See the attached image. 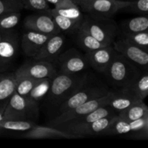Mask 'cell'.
I'll return each instance as SVG.
<instances>
[{"label": "cell", "instance_id": "obj_1", "mask_svg": "<svg viewBox=\"0 0 148 148\" xmlns=\"http://www.w3.org/2000/svg\"><path fill=\"white\" fill-rule=\"evenodd\" d=\"M88 78L89 75L83 72L75 74L57 72L51 79L50 88L45 97L49 103L59 108L68 97L86 82Z\"/></svg>", "mask_w": 148, "mask_h": 148}, {"label": "cell", "instance_id": "obj_2", "mask_svg": "<svg viewBox=\"0 0 148 148\" xmlns=\"http://www.w3.org/2000/svg\"><path fill=\"white\" fill-rule=\"evenodd\" d=\"M140 72L134 62L117 52L104 74L111 85L120 88L132 86Z\"/></svg>", "mask_w": 148, "mask_h": 148}, {"label": "cell", "instance_id": "obj_3", "mask_svg": "<svg viewBox=\"0 0 148 148\" xmlns=\"http://www.w3.org/2000/svg\"><path fill=\"white\" fill-rule=\"evenodd\" d=\"M80 27L105 46L112 45L119 33V27L112 18H99L84 15Z\"/></svg>", "mask_w": 148, "mask_h": 148}, {"label": "cell", "instance_id": "obj_4", "mask_svg": "<svg viewBox=\"0 0 148 148\" xmlns=\"http://www.w3.org/2000/svg\"><path fill=\"white\" fill-rule=\"evenodd\" d=\"M3 116L4 119L36 122L39 116L38 103L14 92L5 106Z\"/></svg>", "mask_w": 148, "mask_h": 148}, {"label": "cell", "instance_id": "obj_5", "mask_svg": "<svg viewBox=\"0 0 148 148\" xmlns=\"http://www.w3.org/2000/svg\"><path fill=\"white\" fill-rule=\"evenodd\" d=\"M108 92L109 90L106 85L98 82H91V81L90 82V78H88L83 85L75 90L59 106L58 114L66 112L85 103L87 101L103 96Z\"/></svg>", "mask_w": 148, "mask_h": 148}, {"label": "cell", "instance_id": "obj_6", "mask_svg": "<svg viewBox=\"0 0 148 148\" xmlns=\"http://www.w3.org/2000/svg\"><path fill=\"white\" fill-rule=\"evenodd\" d=\"M116 134H127L137 138H147L148 116L129 121L120 118L116 114L103 135Z\"/></svg>", "mask_w": 148, "mask_h": 148}, {"label": "cell", "instance_id": "obj_7", "mask_svg": "<svg viewBox=\"0 0 148 148\" xmlns=\"http://www.w3.org/2000/svg\"><path fill=\"white\" fill-rule=\"evenodd\" d=\"M131 1L121 0H88L79 5L90 15L99 18H112L120 10L126 8Z\"/></svg>", "mask_w": 148, "mask_h": 148}, {"label": "cell", "instance_id": "obj_8", "mask_svg": "<svg viewBox=\"0 0 148 148\" xmlns=\"http://www.w3.org/2000/svg\"><path fill=\"white\" fill-rule=\"evenodd\" d=\"M113 90H109V92L103 96L94 98L90 101H87L86 103L76 107V108H74L69 111H66V112L58 114L55 118H53L51 121H50L49 127H54L56 126L59 125V124H63L66 121L75 119L78 117L89 114V113L92 112L99 107L108 105V103L111 98Z\"/></svg>", "mask_w": 148, "mask_h": 148}, {"label": "cell", "instance_id": "obj_9", "mask_svg": "<svg viewBox=\"0 0 148 148\" xmlns=\"http://www.w3.org/2000/svg\"><path fill=\"white\" fill-rule=\"evenodd\" d=\"M0 33V73H2L10 70L17 56L19 39L17 33L12 29Z\"/></svg>", "mask_w": 148, "mask_h": 148}, {"label": "cell", "instance_id": "obj_10", "mask_svg": "<svg viewBox=\"0 0 148 148\" xmlns=\"http://www.w3.org/2000/svg\"><path fill=\"white\" fill-rule=\"evenodd\" d=\"M112 114H116L108 105L103 106H101L97 109L94 110L93 111L89 113V114L56 126L54 127V128L59 129V130L69 133L76 137H78V134L79 132L84 127L90 124L91 122L103 118V117L112 115Z\"/></svg>", "mask_w": 148, "mask_h": 148}, {"label": "cell", "instance_id": "obj_11", "mask_svg": "<svg viewBox=\"0 0 148 148\" xmlns=\"http://www.w3.org/2000/svg\"><path fill=\"white\" fill-rule=\"evenodd\" d=\"M54 64L59 67V72L67 74L80 73L90 67L85 55L75 49H68L61 53Z\"/></svg>", "mask_w": 148, "mask_h": 148}, {"label": "cell", "instance_id": "obj_12", "mask_svg": "<svg viewBox=\"0 0 148 148\" xmlns=\"http://www.w3.org/2000/svg\"><path fill=\"white\" fill-rule=\"evenodd\" d=\"M112 45L118 53L134 62L140 69L143 71L147 70V51L132 43L122 36L116 39Z\"/></svg>", "mask_w": 148, "mask_h": 148}, {"label": "cell", "instance_id": "obj_13", "mask_svg": "<svg viewBox=\"0 0 148 148\" xmlns=\"http://www.w3.org/2000/svg\"><path fill=\"white\" fill-rule=\"evenodd\" d=\"M24 26L26 30L49 36L62 33L48 10L27 16L24 20Z\"/></svg>", "mask_w": 148, "mask_h": 148}, {"label": "cell", "instance_id": "obj_14", "mask_svg": "<svg viewBox=\"0 0 148 148\" xmlns=\"http://www.w3.org/2000/svg\"><path fill=\"white\" fill-rule=\"evenodd\" d=\"M56 67L53 63L33 59L25 62L14 74L15 76H27L34 79L53 78L57 73Z\"/></svg>", "mask_w": 148, "mask_h": 148}, {"label": "cell", "instance_id": "obj_15", "mask_svg": "<svg viewBox=\"0 0 148 148\" xmlns=\"http://www.w3.org/2000/svg\"><path fill=\"white\" fill-rule=\"evenodd\" d=\"M116 53L113 45H108L86 52L85 56L90 67L100 73L104 74Z\"/></svg>", "mask_w": 148, "mask_h": 148}, {"label": "cell", "instance_id": "obj_16", "mask_svg": "<svg viewBox=\"0 0 148 148\" xmlns=\"http://www.w3.org/2000/svg\"><path fill=\"white\" fill-rule=\"evenodd\" d=\"M64 41L65 38L62 33L52 35L45 42L38 53L32 59L54 64L62 53Z\"/></svg>", "mask_w": 148, "mask_h": 148}, {"label": "cell", "instance_id": "obj_17", "mask_svg": "<svg viewBox=\"0 0 148 148\" xmlns=\"http://www.w3.org/2000/svg\"><path fill=\"white\" fill-rule=\"evenodd\" d=\"M140 101L143 100L140 99L132 87H124L113 91L108 106L118 114Z\"/></svg>", "mask_w": 148, "mask_h": 148}, {"label": "cell", "instance_id": "obj_18", "mask_svg": "<svg viewBox=\"0 0 148 148\" xmlns=\"http://www.w3.org/2000/svg\"><path fill=\"white\" fill-rule=\"evenodd\" d=\"M50 36L27 30L23 34L21 39V46L25 54L28 57H34Z\"/></svg>", "mask_w": 148, "mask_h": 148}, {"label": "cell", "instance_id": "obj_19", "mask_svg": "<svg viewBox=\"0 0 148 148\" xmlns=\"http://www.w3.org/2000/svg\"><path fill=\"white\" fill-rule=\"evenodd\" d=\"M25 137L30 139L46 138H74L72 134L51 127H41L36 124L33 128L27 131Z\"/></svg>", "mask_w": 148, "mask_h": 148}, {"label": "cell", "instance_id": "obj_20", "mask_svg": "<svg viewBox=\"0 0 148 148\" xmlns=\"http://www.w3.org/2000/svg\"><path fill=\"white\" fill-rule=\"evenodd\" d=\"M116 115V114H112L92 121L79 132L78 137L103 135L105 132L115 118Z\"/></svg>", "mask_w": 148, "mask_h": 148}, {"label": "cell", "instance_id": "obj_21", "mask_svg": "<svg viewBox=\"0 0 148 148\" xmlns=\"http://www.w3.org/2000/svg\"><path fill=\"white\" fill-rule=\"evenodd\" d=\"M76 33V40L77 42V45L81 49L85 51V53L106 46L99 40L95 38L93 36H91L87 30L82 28V27H79Z\"/></svg>", "mask_w": 148, "mask_h": 148}, {"label": "cell", "instance_id": "obj_22", "mask_svg": "<svg viewBox=\"0 0 148 148\" xmlns=\"http://www.w3.org/2000/svg\"><path fill=\"white\" fill-rule=\"evenodd\" d=\"M121 35L132 34L148 30V19L145 15L125 20L121 24Z\"/></svg>", "mask_w": 148, "mask_h": 148}, {"label": "cell", "instance_id": "obj_23", "mask_svg": "<svg viewBox=\"0 0 148 148\" xmlns=\"http://www.w3.org/2000/svg\"><path fill=\"white\" fill-rule=\"evenodd\" d=\"M16 77L14 72L0 73V102L9 99L15 90Z\"/></svg>", "mask_w": 148, "mask_h": 148}, {"label": "cell", "instance_id": "obj_24", "mask_svg": "<svg viewBox=\"0 0 148 148\" xmlns=\"http://www.w3.org/2000/svg\"><path fill=\"white\" fill-rule=\"evenodd\" d=\"M118 116L126 121H135L143 117L148 116V108L143 101H140L124 111L119 113Z\"/></svg>", "mask_w": 148, "mask_h": 148}, {"label": "cell", "instance_id": "obj_25", "mask_svg": "<svg viewBox=\"0 0 148 148\" xmlns=\"http://www.w3.org/2000/svg\"><path fill=\"white\" fill-rule=\"evenodd\" d=\"M48 11H49V10H48ZM49 12L53 17L55 23L57 25L58 27L60 29L61 31L66 32V33L77 32L80 27L82 20L67 18V17H63V16L59 15V14L50 12L49 11Z\"/></svg>", "mask_w": 148, "mask_h": 148}, {"label": "cell", "instance_id": "obj_26", "mask_svg": "<svg viewBox=\"0 0 148 148\" xmlns=\"http://www.w3.org/2000/svg\"><path fill=\"white\" fill-rule=\"evenodd\" d=\"M16 85L14 92L20 96L27 98L29 93L40 79H34L27 76H15Z\"/></svg>", "mask_w": 148, "mask_h": 148}, {"label": "cell", "instance_id": "obj_27", "mask_svg": "<svg viewBox=\"0 0 148 148\" xmlns=\"http://www.w3.org/2000/svg\"><path fill=\"white\" fill-rule=\"evenodd\" d=\"M52 78L40 79L29 93L27 98L38 103L39 101L47 95L51 86Z\"/></svg>", "mask_w": 148, "mask_h": 148}, {"label": "cell", "instance_id": "obj_28", "mask_svg": "<svg viewBox=\"0 0 148 148\" xmlns=\"http://www.w3.org/2000/svg\"><path fill=\"white\" fill-rule=\"evenodd\" d=\"M36 125V122L20 120L4 119L0 121V129L12 131L25 132L31 130Z\"/></svg>", "mask_w": 148, "mask_h": 148}, {"label": "cell", "instance_id": "obj_29", "mask_svg": "<svg viewBox=\"0 0 148 148\" xmlns=\"http://www.w3.org/2000/svg\"><path fill=\"white\" fill-rule=\"evenodd\" d=\"M133 89L135 90L140 99L144 101L148 95V75L147 70L140 72L137 79L132 85Z\"/></svg>", "mask_w": 148, "mask_h": 148}, {"label": "cell", "instance_id": "obj_30", "mask_svg": "<svg viewBox=\"0 0 148 148\" xmlns=\"http://www.w3.org/2000/svg\"><path fill=\"white\" fill-rule=\"evenodd\" d=\"M20 12H12L0 15V31L13 29L20 21Z\"/></svg>", "mask_w": 148, "mask_h": 148}, {"label": "cell", "instance_id": "obj_31", "mask_svg": "<svg viewBox=\"0 0 148 148\" xmlns=\"http://www.w3.org/2000/svg\"><path fill=\"white\" fill-rule=\"evenodd\" d=\"M122 37L133 44L142 48L146 51H148V30L132 34L122 35Z\"/></svg>", "mask_w": 148, "mask_h": 148}, {"label": "cell", "instance_id": "obj_32", "mask_svg": "<svg viewBox=\"0 0 148 148\" xmlns=\"http://www.w3.org/2000/svg\"><path fill=\"white\" fill-rule=\"evenodd\" d=\"M49 11L50 12L55 13V14H59L67 18L73 19V20H82L84 16L79 10V6L66 7V8H55L54 7L53 9H49Z\"/></svg>", "mask_w": 148, "mask_h": 148}, {"label": "cell", "instance_id": "obj_33", "mask_svg": "<svg viewBox=\"0 0 148 148\" xmlns=\"http://www.w3.org/2000/svg\"><path fill=\"white\" fill-rule=\"evenodd\" d=\"M23 9L20 0H0V15L12 12H20Z\"/></svg>", "mask_w": 148, "mask_h": 148}, {"label": "cell", "instance_id": "obj_34", "mask_svg": "<svg viewBox=\"0 0 148 148\" xmlns=\"http://www.w3.org/2000/svg\"><path fill=\"white\" fill-rule=\"evenodd\" d=\"M24 9L33 11H46L49 10V6L46 0H20Z\"/></svg>", "mask_w": 148, "mask_h": 148}, {"label": "cell", "instance_id": "obj_35", "mask_svg": "<svg viewBox=\"0 0 148 148\" xmlns=\"http://www.w3.org/2000/svg\"><path fill=\"white\" fill-rule=\"evenodd\" d=\"M124 9H128L133 12L140 15H147L148 0H134L131 1L130 4Z\"/></svg>", "mask_w": 148, "mask_h": 148}, {"label": "cell", "instance_id": "obj_36", "mask_svg": "<svg viewBox=\"0 0 148 148\" xmlns=\"http://www.w3.org/2000/svg\"><path fill=\"white\" fill-rule=\"evenodd\" d=\"M73 0H59L54 5L55 8H66V7H77Z\"/></svg>", "mask_w": 148, "mask_h": 148}, {"label": "cell", "instance_id": "obj_37", "mask_svg": "<svg viewBox=\"0 0 148 148\" xmlns=\"http://www.w3.org/2000/svg\"><path fill=\"white\" fill-rule=\"evenodd\" d=\"M74 1H75V4H77V5H79V4H81V3H82V2H84V1H88V0H73Z\"/></svg>", "mask_w": 148, "mask_h": 148}, {"label": "cell", "instance_id": "obj_38", "mask_svg": "<svg viewBox=\"0 0 148 148\" xmlns=\"http://www.w3.org/2000/svg\"><path fill=\"white\" fill-rule=\"evenodd\" d=\"M46 1H47V2L51 3V4H53L55 5V4L58 2V1H59V0H46Z\"/></svg>", "mask_w": 148, "mask_h": 148}, {"label": "cell", "instance_id": "obj_39", "mask_svg": "<svg viewBox=\"0 0 148 148\" xmlns=\"http://www.w3.org/2000/svg\"><path fill=\"white\" fill-rule=\"evenodd\" d=\"M3 111H4V110H2L1 111H0V121H1V120H4V116H3Z\"/></svg>", "mask_w": 148, "mask_h": 148}, {"label": "cell", "instance_id": "obj_40", "mask_svg": "<svg viewBox=\"0 0 148 148\" xmlns=\"http://www.w3.org/2000/svg\"><path fill=\"white\" fill-rule=\"evenodd\" d=\"M0 36H1V33H0Z\"/></svg>", "mask_w": 148, "mask_h": 148}, {"label": "cell", "instance_id": "obj_41", "mask_svg": "<svg viewBox=\"0 0 148 148\" xmlns=\"http://www.w3.org/2000/svg\"><path fill=\"white\" fill-rule=\"evenodd\" d=\"M0 130H1V129H0Z\"/></svg>", "mask_w": 148, "mask_h": 148}]
</instances>
